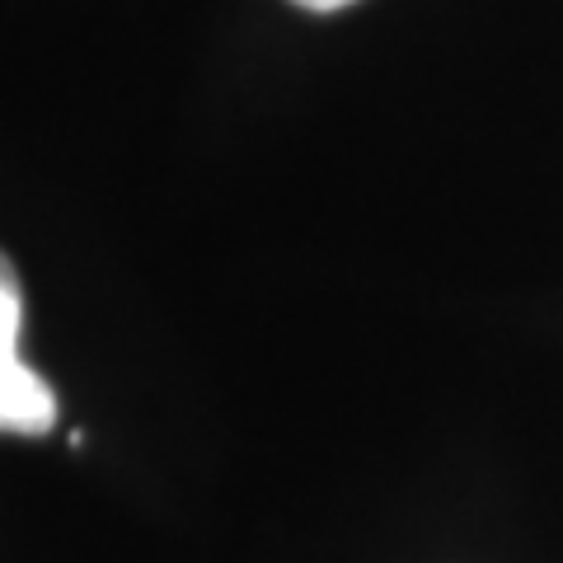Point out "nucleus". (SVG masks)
Instances as JSON below:
<instances>
[{"label":"nucleus","instance_id":"nucleus-2","mask_svg":"<svg viewBox=\"0 0 563 563\" xmlns=\"http://www.w3.org/2000/svg\"><path fill=\"white\" fill-rule=\"evenodd\" d=\"M291 5L314 10V14H333V10H347V5H357V0H291Z\"/></svg>","mask_w":563,"mask_h":563},{"label":"nucleus","instance_id":"nucleus-1","mask_svg":"<svg viewBox=\"0 0 563 563\" xmlns=\"http://www.w3.org/2000/svg\"><path fill=\"white\" fill-rule=\"evenodd\" d=\"M24 287L14 263L0 250V432L47 437L57 428V390L20 357Z\"/></svg>","mask_w":563,"mask_h":563}]
</instances>
